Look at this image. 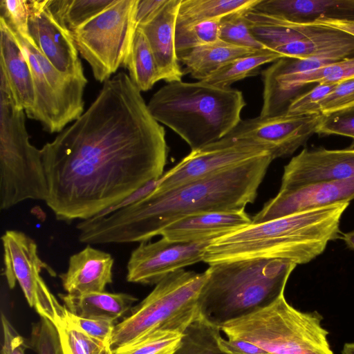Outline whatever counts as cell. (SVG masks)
<instances>
[{
    "instance_id": "cell-38",
    "label": "cell",
    "mask_w": 354,
    "mask_h": 354,
    "mask_svg": "<svg viewBox=\"0 0 354 354\" xmlns=\"http://www.w3.org/2000/svg\"><path fill=\"white\" fill-rule=\"evenodd\" d=\"M354 108V77L337 84L320 103L324 116Z\"/></svg>"
},
{
    "instance_id": "cell-4",
    "label": "cell",
    "mask_w": 354,
    "mask_h": 354,
    "mask_svg": "<svg viewBox=\"0 0 354 354\" xmlns=\"http://www.w3.org/2000/svg\"><path fill=\"white\" fill-rule=\"evenodd\" d=\"M245 105L241 91L204 81L167 83L147 104L153 118L177 133L191 151L216 142L232 131Z\"/></svg>"
},
{
    "instance_id": "cell-33",
    "label": "cell",
    "mask_w": 354,
    "mask_h": 354,
    "mask_svg": "<svg viewBox=\"0 0 354 354\" xmlns=\"http://www.w3.org/2000/svg\"><path fill=\"white\" fill-rule=\"evenodd\" d=\"M182 335L173 331L153 332L131 344L113 348V354H174Z\"/></svg>"
},
{
    "instance_id": "cell-44",
    "label": "cell",
    "mask_w": 354,
    "mask_h": 354,
    "mask_svg": "<svg viewBox=\"0 0 354 354\" xmlns=\"http://www.w3.org/2000/svg\"><path fill=\"white\" fill-rule=\"evenodd\" d=\"M218 346L221 349L228 354H269L260 347L248 342L218 337Z\"/></svg>"
},
{
    "instance_id": "cell-34",
    "label": "cell",
    "mask_w": 354,
    "mask_h": 354,
    "mask_svg": "<svg viewBox=\"0 0 354 354\" xmlns=\"http://www.w3.org/2000/svg\"><path fill=\"white\" fill-rule=\"evenodd\" d=\"M221 19L204 21L176 27L175 40L177 55L218 40Z\"/></svg>"
},
{
    "instance_id": "cell-8",
    "label": "cell",
    "mask_w": 354,
    "mask_h": 354,
    "mask_svg": "<svg viewBox=\"0 0 354 354\" xmlns=\"http://www.w3.org/2000/svg\"><path fill=\"white\" fill-rule=\"evenodd\" d=\"M206 272L184 269L174 272L156 284L131 313L115 326L113 348L131 344L159 330L183 333L198 315V299Z\"/></svg>"
},
{
    "instance_id": "cell-36",
    "label": "cell",
    "mask_w": 354,
    "mask_h": 354,
    "mask_svg": "<svg viewBox=\"0 0 354 354\" xmlns=\"http://www.w3.org/2000/svg\"><path fill=\"white\" fill-rule=\"evenodd\" d=\"M28 344L37 354H63L55 325L44 317L32 324Z\"/></svg>"
},
{
    "instance_id": "cell-30",
    "label": "cell",
    "mask_w": 354,
    "mask_h": 354,
    "mask_svg": "<svg viewBox=\"0 0 354 354\" xmlns=\"http://www.w3.org/2000/svg\"><path fill=\"white\" fill-rule=\"evenodd\" d=\"M116 0H47L55 18L71 32L113 5Z\"/></svg>"
},
{
    "instance_id": "cell-22",
    "label": "cell",
    "mask_w": 354,
    "mask_h": 354,
    "mask_svg": "<svg viewBox=\"0 0 354 354\" xmlns=\"http://www.w3.org/2000/svg\"><path fill=\"white\" fill-rule=\"evenodd\" d=\"M0 67L8 81L17 106L30 118L36 105V94L26 55L12 30L0 17Z\"/></svg>"
},
{
    "instance_id": "cell-14",
    "label": "cell",
    "mask_w": 354,
    "mask_h": 354,
    "mask_svg": "<svg viewBox=\"0 0 354 354\" xmlns=\"http://www.w3.org/2000/svg\"><path fill=\"white\" fill-rule=\"evenodd\" d=\"M212 240L182 242L162 237L155 242L140 243L129 259L127 280L156 284L174 272L203 261L205 251Z\"/></svg>"
},
{
    "instance_id": "cell-23",
    "label": "cell",
    "mask_w": 354,
    "mask_h": 354,
    "mask_svg": "<svg viewBox=\"0 0 354 354\" xmlns=\"http://www.w3.org/2000/svg\"><path fill=\"white\" fill-rule=\"evenodd\" d=\"M114 260L106 252L87 245L70 257L67 270L59 277L68 294L104 292L112 283Z\"/></svg>"
},
{
    "instance_id": "cell-3",
    "label": "cell",
    "mask_w": 354,
    "mask_h": 354,
    "mask_svg": "<svg viewBox=\"0 0 354 354\" xmlns=\"http://www.w3.org/2000/svg\"><path fill=\"white\" fill-rule=\"evenodd\" d=\"M350 202L288 214L250 224L215 238L203 261L216 263L252 259H277L296 265L320 255L339 236L342 216Z\"/></svg>"
},
{
    "instance_id": "cell-47",
    "label": "cell",
    "mask_w": 354,
    "mask_h": 354,
    "mask_svg": "<svg viewBox=\"0 0 354 354\" xmlns=\"http://www.w3.org/2000/svg\"><path fill=\"white\" fill-rule=\"evenodd\" d=\"M342 238L347 246L354 250V230L344 233Z\"/></svg>"
},
{
    "instance_id": "cell-2",
    "label": "cell",
    "mask_w": 354,
    "mask_h": 354,
    "mask_svg": "<svg viewBox=\"0 0 354 354\" xmlns=\"http://www.w3.org/2000/svg\"><path fill=\"white\" fill-rule=\"evenodd\" d=\"M266 153L207 177L145 198L100 218L80 221L78 239L88 245L147 242L185 216L245 209L252 203L273 160Z\"/></svg>"
},
{
    "instance_id": "cell-25",
    "label": "cell",
    "mask_w": 354,
    "mask_h": 354,
    "mask_svg": "<svg viewBox=\"0 0 354 354\" xmlns=\"http://www.w3.org/2000/svg\"><path fill=\"white\" fill-rule=\"evenodd\" d=\"M258 51L218 39L184 52L178 57L185 66L184 73L201 81L231 61Z\"/></svg>"
},
{
    "instance_id": "cell-15",
    "label": "cell",
    "mask_w": 354,
    "mask_h": 354,
    "mask_svg": "<svg viewBox=\"0 0 354 354\" xmlns=\"http://www.w3.org/2000/svg\"><path fill=\"white\" fill-rule=\"evenodd\" d=\"M266 153L269 152L258 146L220 140L203 148L191 151L177 165L164 173L156 191L174 189Z\"/></svg>"
},
{
    "instance_id": "cell-18",
    "label": "cell",
    "mask_w": 354,
    "mask_h": 354,
    "mask_svg": "<svg viewBox=\"0 0 354 354\" xmlns=\"http://www.w3.org/2000/svg\"><path fill=\"white\" fill-rule=\"evenodd\" d=\"M354 199V177L340 180L321 181L280 189L252 218L259 223L288 214Z\"/></svg>"
},
{
    "instance_id": "cell-43",
    "label": "cell",
    "mask_w": 354,
    "mask_h": 354,
    "mask_svg": "<svg viewBox=\"0 0 354 354\" xmlns=\"http://www.w3.org/2000/svg\"><path fill=\"white\" fill-rule=\"evenodd\" d=\"M162 180V176L157 179L151 180L147 183L144 186L141 187L129 196L124 198L123 200L118 202L117 203L107 207L94 217L93 218H100L106 216L113 212L122 209L124 207L131 205L138 201L145 198L148 195L151 194L160 184Z\"/></svg>"
},
{
    "instance_id": "cell-19",
    "label": "cell",
    "mask_w": 354,
    "mask_h": 354,
    "mask_svg": "<svg viewBox=\"0 0 354 354\" xmlns=\"http://www.w3.org/2000/svg\"><path fill=\"white\" fill-rule=\"evenodd\" d=\"M354 177V147L304 149L284 167L280 189Z\"/></svg>"
},
{
    "instance_id": "cell-11",
    "label": "cell",
    "mask_w": 354,
    "mask_h": 354,
    "mask_svg": "<svg viewBox=\"0 0 354 354\" xmlns=\"http://www.w3.org/2000/svg\"><path fill=\"white\" fill-rule=\"evenodd\" d=\"M12 32L26 55L32 75L36 105L30 119L38 121L48 133H59L84 113L87 80L62 74L29 36Z\"/></svg>"
},
{
    "instance_id": "cell-9",
    "label": "cell",
    "mask_w": 354,
    "mask_h": 354,
    "mask_svg": "<svg viewBox=\"0 0 354 354\" xmlns=\"http://www.w3.org/2000/svg\"><path fill=\"white\" fill-rule=\"evenodd\" d=\"M243 15L254 37L282 57L339 61L354 56V37L338 29L295 23L252 8Z\"/></svg>"
},
{
    "instance_id": "cell-21",
    "label": "cell",
    "mask_w": 354,
    "mask_h": 354,
    "mask_svg": "<svg viewBox=\"0 0 354 354\" xmlns=\"http://www.w3.org/2000/svg\"><path fill=\"white\" fill-rule=\"evenodd\" d=\"M252 223L245 209L203 212L185 216L167 225L162 237L173 241L214 239Z\"/></svg>"
},
{
    "instance_id": "cell-48",
    "label": "cell",
    "mask_w": 354,
    "mask_h": 354,
    "mask_svg": "<svg viewBox=\"0 0 354 354\" xmlns=\"http://www.w3.org/2000/svg\"><path fill=\"white\" fill-rule=\"evenodd\" d=\"M341 354H354V342L345 343L342 347Z\"/></svg>"
},
{
    "instance_id": "cell-29",
    "label": "cell",
    "mask_w": 354,
    "mask_h": 354,
    "mask_svg": "<svg viewBox=\"0 0 354 354\" xmlns=\"http://www.w3.org/2000/svg\"><path fill=\"white\" fill-rule=\"evenodd\" d=\"M281 58L282 57L275 52L261 50L231 61L201 81L214 86L229 88L234 82L257 75L261 66Z\"/></svg>"
},
{
    "instance_id": "cell-40",
    "label": "cell",
    "mask_w": 354,
    "mask_h": 354,
    "mask_svg": "<svg viewBox=\"0 0 354 354\" xmlns=\"http://www.w3.org/2000/svg\"><path fill=\"white\" fill-rule=\"evenodd\" d=\"M317 133L354 139V108L324 116Z\"/></svg>"
},
{
    "instance_id": "cell-39",
    "label": "cell",
    "mask_w": 354,
    "mask_h": 354,
    "mask_svg": "<svg viewBox=\"0 0 354 354\" xmlns=\"http://www.w3.org/2000/svg\"><path fill=\"white\" fill-rule=\"evenodd\" d=\"M1 16L8 27L22 36L28 35L29 7L28 0H1Z\"/></svg>"
},
{
    "instance_id": "cell-37",
    "label": "cell",
    "mask_w": 354,
    "mask_h": 354,
    "mask_svg": "<svg viewBox=\"0 0 354 354\" xmlns=\"http://www.w3.org/2000/svg\"><path fill=\"white\" fill-rule=\"evenodd\" d=\"M337 84H317L308 91L296 97L289 104L286 113L291 115L321 114L320 103Z\"/></svg>"
},
{
    "instance_id": "cell-24",
    "label": "cell",
    "mask_w": 354,
    "mask_h": 354,
    "mask_svg": "<svg viewBox=\"0 0 354 354\" xmlns=\"http://www.w3.org/2000/svg\"><path fill=\"white\" fill-rule=\"evenodd\" d=\"M252 8L298 24L326 19L354 20V0H259Z\"/></svg>"
},
{
    "instance_id": "cell-45",
    "label": "cell",
    "mask_w": 354,
    "mask_h": 354,
    "mask_svg": "<svg viewBox=\"0 0 354 354\" xmlns=\"http://www.w3.org/2000/svg\"><path fill=\"white\" fill-rule=\"evenodd\" d=\"M167 0H138L135 11L136 28L153 19Z\"/></svg>"
},
{
    "instance_id": "cell-28",
    "label": "cell",
    "mask_w": 354,
    "mask_h": 354,
    "mask_svg": "<svg viewBox=\"0 0 354 354\" xmlns=\"http://www.w3.org/2000/svg\"><path fill=\"white\" fill-rule=\"evenodd\" d=\"M129 76L140 92L150 90L160 81L156 59L142 31L137 28L124 62Z\"/></svg>"
},
{
    "instance_id": "cell-7",
    "label": "cell",
    "mask_w": 354,
    "mask_h": 354,
    "mask_svg": "<svg viewBox=\"0 0 354 354\" xmlns=\"http://www.w3.org/2000/svg\"><path fill=\"white\" fill-rule=\"evenodd\" d=\"M25 111L0 70V209L26 200L46 201L48 188L41 149L29 140Z\"/></svg>"
},
{
    "instance_id": "cell-26",
    "label": "cell",
    "mask_w": 354,
    "mask_h": 354,
    "mask_svg": "<svg viewBox=\"0 0 354 354\" xmlns=\"http://www.w3.org/2000/svg\"><path fill=\"white\" fill-rule=\"evenodd\" d=\"M66 309L80 317H100L116 321L131 308L138 299L127 293L106 291L81 295L59 294Z\"/></svg>"
},
{
    "instance_id": "cell-27",
    "label": "cell",
    "mask_w": 354,
    "mask_h": 354,
    "mask_svg": "<svg viewBox=\"0 0 354 354\" xmlns=\"http://www.w3.org/2000/svg\"><path fill=\"white\" fill-rule=\"evenodd\" d=\"M259 0H181L176 27L223 17L253 8Z\"/></svg>"
},
{
    "instance_id": "cell-46",
    "label": "cell",
    "mask_w": 354,
    "mask_h": 354,
    "mask_svg": "<svg viewBox=\"0 0 354 354\" xmlns=\"http://www.w3.org/2000/svg\"><path fill=\"white\" fill-rule=\"evenodd\" d=\"M312 24L322 25L344 31L354 37V20L347 19H319Z\"/></svg>"
},
{
    "instance_id": "cell-42",
    "label": "cell",
    "mask_w": 354,
    "mask_h": 354,
    "mask_svg": "<svg viewBox=\"0 0 354 354\" xmlns=\"http://www.w3.org/2000/svg\"><path fill=\"white\" fill-rule=\"evenodd\" d=\"M1 320L3 330L1 354H25L26 348L30 347L29 344L17 332L3 313H1Z\"/></svg>"
},
{
    "instance_id": "cell-41",
    "label": "cell",
    "mask_w": 354,
    "mask_h": 354,
    "mask_svg": "<svg viewBox=\"0 0 354 354\" xmlns=\"http://www.w3.org/2000/svg\"><path fill=\"white\" fill-rule=\"evenodd\" d=\"M67 315L75 324L88 335L105 343L111 342L115 326V321L100 317H80L68 310Z\"/></svg>"
},
{
    "instance_id": "cell-12",
    "label": "cell",
    "mask_w": 354,
    "mask_h": 354,
    "mask_svg": "<svg viewBox=\"0 0 354 354\" xmlns=\"http://www.w3.org/2000/svg\"><path fill=\"white\" fill-rule=\"evenodd\" d=\"M3 250V274L10 288L17 282L29 304L40 317L55 326L66 309L51 292L40 272L45 269L51 276L55 272L39 257L35 241L18 230H7L1 236Z\"/></svg>"
},
{
    "instance_id": "cell-10",
    "label": "cell",
    "mask_w": 354,
    "mask_h": 354,
    "mask_svg": "<svg viewBox=\"0 0 354 354\" xmlns=\"http://www.w3.org/2000/svg\"><path fill=\"white\" fill-rule=\"evenodd\" d=\"M138 0H116L102 12L72 31L79 54L95 79L104 83L124 66L136 30Z\"/></svg>"
},
{
    "instance_id": "cell-49",
    "label": "cell",
    "mask_w": 354,
    "mask_h": 354,
    "mask_svg": "<svg viewBox=\"0 0 354 354\" xmlns=\"http://www.w3.org/2000/svg\"><path fill=\"white\" fill-rule=\"evenodd\" d=\"M100 354H113V350L110 343L106 344Z\"/></svg>"
},
{
    "instance_id": "cell-32",
    "label": "cell",
    "mask_w": 354,
    "mask_h": 354,
    "mask_svg": "<svg viewBox=\"0 0 354 354\" xmlns=\"http://www.w3.org/2000/svg\"><path fill=\"white\" fill-rule=\"evenodd\" d=\"M55 326L63 354H100L108 344L84 332L69 319L67 310Z\"/></svg>"
},
{
    "instance_id": "cell-20",
    "label": "cell",
    "mask_w": 354,
    "mask_h": 354,
    "mask_svg": "<svg viewBox=\"0 0 354 354\" xmlns=\"http://www.w3.org/2000/svg\"><path fill=\"white\" fill-rule=\"evenodd\" d=\"M181 0H167L156 15L137 28L145 34L154 55L160 80L182 81V69L176 48V28Z\"/></svg>"
},
{
    "instance_id": "cell-1",
    "label": "cell",
    "mask_w": 354,
    "mask_h": 354,
    "mask_svg": "<svg viewBox=\"0 0 354 354\" xmlns=\"http://www.w3.org/2000/svg\"><path fill=\"white\" fill-rule=\"evenodd\" d=\"M40 149L45 203L66 222L91 218L160 178L168 155L164 127L124 72L104 82L88 109Z\"/></svg>"
},
{
    "instance_id": "cell-35",
    "label": "cell",
    "mask_w": 354,
    "mask_h": 354,
    "mask_svg": "<svg viewBox=\"0 0 354 354\" xmlns=\"http://www.w3.org/2000/svg\"><path fill=\"white\" fill-rule=\"evenodd\" d=\"M245 10L228 15L221 19L219 39L256 50H268L251 32L244 18Z\"/></svg>"
},
{
    "instance_id": "cell-17",
    "label": "cell",
    "mask_w": 354,
    "mask_h": 354,
    "mask_svg": "<svg viewBox=\"0 0 354 354\" xmlns=\"http://www.w3.org/2000/svg\"><path fill=\"white\" fill-rule=\"evenodd\" d=\"M353 77L354 56L299 73L276 74L265 68L261 71L263 89L259 116L286 113L290 102L308 84H338Z\"/></svg>"
},
{
    "instance_id": "cell-5",
    "label": "cell",
    "mask_w": 354,
    "mask_h": 354,
    "mask_svg": "<svg viewBox=\"0 0 354 354\" xmlns=\"http://www.w3.org/2000/svg\"><path fill=\"white\" fill-rule=\"evenodd\" d=\"M297 265L277 259H252L209 265L198 299V315L220 328L266 307L284 295Z\"/></svg>"
},
{
    "instance_id": "cell-16",
    "label": "cell",
    "mask_w": 354,
    "mask_h": 354,
    "mask_svg": "<svg viewBox=\"0 0 354 354\" xmlns=\"http://www.w3.org/2000/svg\"><path fill=\"white\" fill-rule=\"evenodd\" d=\"M28 35L37 48L62 74L86 79L72 32L60 24L47 0H28Z\"/></svg>"
},
{
    "instance_id": "cell-6",
    "label": "cell",
    "mask_w": 354,
    "mask_h": 354,
    "mask_svg": "<svg viewBox=\"0 0 354 354\" xmlns=\"http://www.w3.org/2000/svg\"><path fill=\"white\" fill-rule=\"evenodd\" d=\"M324 318L301 311L284 295L269 306L220 326L229 339L253 344L269 354H334Z\"/></svg>"
},
{
    "instance_id": "cell-13",
    "label": "cell",
    "mask_w": 354,
    "mask_h": 354,
    "mask_svg": "<svg viewBox=\"0 0 354 354\" xmlns=\"http://www.w3.org/2000/svg\"><path fill=\"white\" fill-rule=\"evenodd\" d=\"M324 115H291L241 120L221 140L260 147L273 159L292 155L314 134Z\"/></svg>"
},
{
    "instance_id": "cell-31",
    "label": "cell",
    "mask_w": 354,
    "mask_h": 354,
    "mask_svg": "<svg viewBox=\"0 0 354 354\" xmlns=\"http://www.w3.org/2000/svg\"><path fill=\"white\" fill-rule=\"evenodd\" d=\"M220 328L210 324L198 314L183 333L174 354H228L218 346Z\"/></svg>"
}]
</instances>
